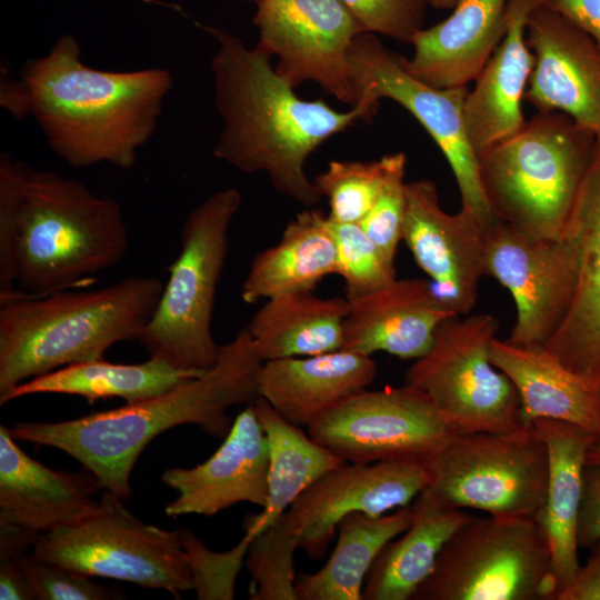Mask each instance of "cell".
<instances>
[{"mask_svg":"<svg viewBox=\"0 0 600 600\" xmlns=\"http://www.w3.org/2000/svg\"><path fill=\"white\" fill-rule=\"evenodd\" d=\"M404 153L386 154L374 161L332 160L313 183L329 200L328 219L360 223L371 210L391 176L406 168Z\"/></svg>","mask_w":600,"mask_h":600,"instance_id":"34","label":"cell"},{"mask_svg":"<svg viewBox=\"0 0 600 600\" xmlns=\"http://www.w3.org/2000/svg\"><path fill=\"white\" fill-rule=\"evenodd\" d=\"M422 462L388 460L351 463L329 471L306 489L284 512L309 558H323L339 521L353 512L380 517L403 508L427 488Z\"/></svg>","mask_w":600,"mask_h":600,"instance_id":"16","label":"cell"},{"mask_svg":"<svg viewBox=\"0 0 600 600\" xmlns=\"http://www.w3.org/2000/svg\"><path fill=\"white\" fill-rule=\"evenodd\" d=\"M269 444L253 406L233 420L220 448L204 462L168 469L162 481L178 492L168 517H212L238 502L264 507L268 500Z\"/></svg>","mask_w":600,"mask_h":600,"instance_id":"20","label":"cell"},{"mask_svg":"<svg viewBox=\"0 0 600 600\" xmlns=\"http://www.w3.org/2000/svg\"><path fill=\"white\" fill-rule=\"evenodd\" d=\"M239 1H244V0H239Z\"/></svg>","mask_w":600,"mask_h":600,"instance_id":"47","label":"cell"},{"mask_svg":"<svg viewBox=\"0 0 600 600\" xmlns=\"http://www.w3.org/2000/svg\"><path fill=\"white\" fill-rule=\"evenodd\" d=\"M411 520V506L380 517L362 512L343 517L328 562L318 572L297 578V600H362L364 580L377 556Z\"/></svg>","mask_w":600,"mask_h":600,"instance_id":"33","label":"cell"},{"mask_svg":"<svg viewBox=\"0 0 600 600\" xmlns=\"http://www.w3.org/2000/svg\"><path fill=\"white\" fill-rule=\"evenodd\" d=\"M19 558L0 559L1 600H32Z\"/></svg>","mask_w":600,"mask_h":600,"instance_id":"44","label":"cell"},{"mask_svg":"<svg viewBox=\"0 0 600 600\" xmlns=\"http://www.w3.org/2000/svg\"><path fill=\"white\" fill-rule=\"evenodd\" d=\"M533 423L548 453L546 497L534 520L550 548L559 594L580 567L577 527L583 471L588 450L599 439L581 427L560 420L541 418Z\"/></svg>","mask_w":600,"mask_h":600,"instance_id":"27","label":"cell"},{"mask_svg":"<svg viewBox=\"0 0 600 600\" xmlns=\"http://www.w3.org/2000/svg\"><path fill=\"white\" fill-rule=\"evenodd\" d=\"M412 520L379 552L364 580L362 600H411L432 572L452 533L472 516L440 504L423 491L411 504Z\"/></svg>","mask_w":600,"mask_h":600,"instance_id":"28","label":"cell"},{"mask_svg":"<svg viewBox=\"0 0 600 600\" xmlns=\"http://www.w3.org/2000/svg\"><path fill=\"white\" fill-rule=\"evenodd\" d=\"M484 276L513 298L517 318L508 339L546 346L563 322L576 288L564 241L532 238L496 218L486 228Z\"/></svg>","mask_w":600,"mask_h":600,"instance_id":"15","label":"cell"},{"mask_svg":"<svg viewBox=\"0 0 600 600\" xmlns=\"http://www.w3.org/2000/svg\"><path fill=\"white\" fill-rule=\"evenodd\" d=\"M446 318L430 350L416 359L406 386L422 391L458 434L509 432L523 424L512 381L490 360L499 321L488 313Z\"/></svg>","mask_w":600,"mask_h":600,"instance_id":"10","label":"cell"},{"mask_svg":"<svg viewBox=\"0 0 600 600\" xmlns=\"http://www.w3.org/2000/svg\"><path fill=\"white\" fill-rule=\"evenodd\" d=\"M257 48L278 58L276 71L293 88L307 81L344 103L356 102L349 50L364 32L341 0H254Z\"/></svg>","mask_w":600,"mask_h":600,"instance_id":"14","label":"cell"},{"mask_svg":"<svg viewBox=\"0 0 600 600\" xmlns=\"http://www.w3.org/2000/svg\"><path fill=\"white\" fill-rule=\"evenodd\" d=\"M548 1L508 0L504 36L464 101L466 131L477 156L526 122L521 102L534 66L527 23L530 14Z\"/></svg>","mask_w":600,"mask_h":600,"instance_id":"23","label":"cell"},{"mask_svg":"<svg viewBox=\"0 0 600 600\" xmlns=\"http://www.w3.org/2000/svg\"><path fill=\"white\" fill-rule=\"evenodd\" d=\"M242 203L227 188L212 193L187 216L180 252L158 307L138 341L151 358L182 370L204 371L217 361L219 344L211 320L218 283L229 249V229Z\"/></svg>","mask_w":600,"mask_h":600,"instance_id":"7","label":"cell"},{"mask_svg":"<svg viewBox=\"0 0 600 600\" xmlns=\"http://www.w3.org/2000/svg\"><path fill=\"white\" fill-rule=\"evenodd\" d=\"M404 193L402 240L442 302L459 316L469 314L484 276L486 228L462 207L446 212L432 180L406 182Z\"/></svg>","mask_w":600,"mask_h":600,"instance_id":"17","label":"cell"},{"mask_svg":"<svg viewBox=\"0 0 600 600\" xmlns=\"http://www.w3.org/2000/svg\"><path fill=\"white\" fill-rule=\"evenodd\" d=\"M200 28L217 42L211 70L223 128L214 157L244 173H267L280 194L312 208L322 196L306 174V160L330 137L370 120L378 106L361 98L341 112L322 100H303L269 54L224 29Z\"/></svg>","mask_w":600,"mask_h":600,"instance_id":"1","label":"cell"},{"mask_svg":"<svg viewBox=\"0 0 600 600\" xmlns=\"http://www.w3.org/2000/svg\"><path fill=\"white\" fill-rule=\"evenodd\" d=\"M19 564L32 600H110L123 598L119 589L97 584L90 577L43 560L34 552L23 553L19 558Z\"/></svg>","mask_w":600,"mask_h":600,"instance_id":"38","label":"cell"},{"mask_svg":"<svg viewBox=\"0 0 600 600\" xmlns=\"http://www.w3.org/2000/svg\"><path fill=\"white\" fill-rule=\"evenodd\" d=\"M577 541L579 548L600 541V464L586 466L583 471Z\"/></svg>","mask_w":600,"mask_h":600,"instance_id":"41","label":"cell"},{"mask_svg":"<svg viewBox=\"0 0 600 600\" xmlns=\"http://www.w3.org/2000/svg\"><path fill=\"white\" fill-rule=\"evenodd\" d=\"M364 32L410 43L423 28L429 0H341Z\"/></svg>","mask_w":600,"mask_h":600,"instance_id":"39","label":"cell"},{"mask_svg":"<svg viewBox=\"0 0 600 600\" xmlns=\"http://www.w3.org/2000/svg\"><path fill=\"white\" fill-rule=\"evenodd\" d=\"M309 436L346 462H423L458 433L422 391L403 384L358 392L321 414Z\"/></svg>","mask_w":600,"mask_h":600,"instance_id":"13","label":"cell"},{"mask_svg":"<svg viewBox=\"0 0 600 600\" xmlns=\"http://www.w3.org/2000/svg\"><path fill=\"white\" fill-rule=\"evenodd\" d=\"M252 406L269 444L268 500L261 513L244 522L246 529L259 534L306 489L346 461L286 421L264 398L259 397Z\"/></svg>","mask_w":600,"mask_h":600,"instance_id":"32","label":"cell"},{"mask_svg":"<svg viewBox=\"0 0 600 600\" xmlns=\"http://www.w3.org/2000/svg\"><path fill=\"white\" fill-rule=\"evenodd\" d=\"M348 58L356 102L366 98L378 104L388 98L407 109L446 157L459 188L461 207L487 228L496 217L482 188L478 156L466 131L467 87L438 89L420 81L406 69L404 57L371 32L354 38Z\"/></svg>","mask_w":600,"mask_h":600,"instance_id":"12","label":"cell"},{"mask_svg":"<svg viewBox=\"0 0 600 600\" xmlns=\"http://www.w3.org/2000/svg\"><path fill=\"white\" fill-rule=\"evenodd\" d=\"M191 577L192 589L199 600H232L234 586L251 541L257 536L246 529L243 538L236 547L224 552H216L191 531L179 530Z\"/></svg>","mask_w":600,"mask_h":600,"instance_id":"37","label":"cell"},{"mask_svg":"<svg viewBox=\"0 0 600 600\" xmlns=\"http://www.w3.org/2000/svg\"><path fill=\"white\" fill-rule=\"evenodd\" d=\"M0 209L14 222L17 291L27 296L84 287L130 248L118 201L7 152L0 156Z\"/></svg>","mask_w":600,"mask_h":600,"instance_id":"4","label":"cell"},{"mask_svg":"<svg viewBox=\"0 0 600 600\" xmlns=\"http://www.w3.org/2000/svg\"><path fill=\"white\" fill-rule=\"evenodd\" d=\"M337 254V273L344 280L346 298L357 299L374 292L396 279L390 262L359 223L328 219Z\"/></svg>","mask_w":600,"mask_h":600,"instance_id":"36","label":"cell"},{"mask_svg":"<svg viewBox=\"0 0 600 600\" xmlns=\"http://www.w3.org/2000/svg\"><path fill=\"white\" fill-rule=\"evenodd\" d=\"M28 116L49 149L74 169L109 163L129 170L153 136L173 80L164 68L99 70L81 60L71 34L21 68Z\"/></svg>","mask_w":600,"mask_h":600,"instance_id":"2","label":"cell"},{"mask_svg":"<svg viewBox=\"0 0 600 600\" xmlns=\"http://www.w3.org/2000/svg\"><path fill=\"white\" fill-rule=\"evenodd\" d=\"M548 4L600 46V0H549Z\"/></svg>","mask_w":600,"mask_h":600,"instance_id":"43","label":"cell"},{"mask_svg":"<svg viewBox=\"0 0 600 600\" xmlns=\"http://www.w3.org/2000/svg\"><path fill=\"white\" fill-rule=\"evenodd\" d=\"M596 134L558 111L538 113L478 154L496 218L536 239L559 240L588 169Z\"/></svg>","mask_w":600,"mask_h":600,"instance_id":"6","label":"cell"},{"mask_svg":"<svg viewBox=\"0 0 600 600\" xmlns=\"http://www.w3.org/2000/svg\"><path fill=\"white\" fill-rule=\"evenodd\" d=\"M164 282L131 276L97 289L72 288L42 297H0V396L28 379L66 366L103 359L121 341L138 340Z\"/></svg>","mask_w":600,"mask_h":600,"instance_id":"5","label":"cell"},{"mask_svg":"<svg viewBox=\"0 0 600 600\" xmlns=\"http://www.w3.org/2000/svg\"><path fill=\"white\" fill-rule=\"evenodd\" d=\"M404 172L406 168H402L391 176L371 210L359 223L392 263L398 244L402 240L406 209Z\"/></svg>","mask_w":600,"mask_h":600,"instance_id":"40","label":"cell"},{"mask_svg":"<svg viewBox=\"0 0 600 600\" xmlns=\"http://www.w3.org/2000/svg\"><path fill=\"white\" fill-rule=\"evenodd\" d=\"M584 564H580L571 583L556 600H600V541L590 547Z\"/></svg>","mask_w":600,"mask_h":600,"instance_id":"42","label":"cell"},{"mask_svg":"<svg viewBox=\"0 0 600 600\" xmlns=\"http://www.w3.org/2000/svg\"><path fill=\"white\" fill-rule=\"evenodd\" d=\"M458 0H429V4L437 9H452Z\"/></svg>","mask_w":600,"mask_h":600,"instance_id":"46","label":"cell"},{"mask_svg":"<svg viewBox=\"0 0 600 600\" xmlns=\"http://www.w3.org/2000/svg\"><path fill=\"white\" fill-rule=\"evenodd\" d=\"M490 360L514 384L523 423L554 419L600 439V390L566 367L544 346L518 344L497 337Z\"/></svg>","mask_w":600,"mask_h":600,"instance_id":"26","label":"cell"},{"mask_svg":"<svg viewBox=\"0 0 600 600\" xmlns=\"http://www.w3.org/2000/svg\"><path fill=\"white\" fill-rule=\"evenodd\" d=\"M377 364L371 356L340 349L263 361L259 392L289 423L309 427L342 400L366 390Z\"/></svg>","mask_w":600,"mask_h":600,"instance_id":"25","label":"cell"},{"mask_svg":"<svg viewBox=\"0 0 600 600\" xmlns=\"http://www.w3.org/2000/svg\"><path fill=\"white\" fill-rule=\"evenodd\" d=\"M204 371L177 369L151 357L134 364L99 359L66 366L27 380L0 396V404L37 393L80 396L90 403L118 397L132 403L162 394Z\"/></svg>","mask_w":600,"mask_h":600,"instance_id":"31","label":"cell"},{"mask_svg":"<svg viewBox=\"0 0 600 600\" xmlns=\"http://www.w3.org/2000/svg\"><path fill=\"white\" fill-rule=\"evenodd\" d=\"M103 490L96 476L50 469L16 444L0 426V522L38 533L74 524L92 514Z\"/></svg>","mask_w":600,"mask_h":600,"instance_id":"21","label":"cell"},{"mask_svg":"<svg viewBox=\"0 0 600 600\" xmlns=\"http://www.w3.org/2000/svg\"><path fill=\"white\" fill-rule=\"evenodd\" d=\"M341 349L371 356L383 351L419 359L431 348L437 327L457 314L424 279H394L383 288L348 300Z\"/></svg>","mask_w":600,"mask_h":600,"instance_id":"22","label":"cell"},{"mask_svg":"<svg viewBox=\"0 0 600 600\" xmlns=\"http://www.w3.org/2000/svg\"><path fill=\"white\" fill-rule=\"evenodd\" d=\"M259 357L246 328L219 344L216 363L200 376L152 398L59 422H19L14 439L57 448L92 472L103 490L127 500L132 468L163 431L190 423L224 438L233 420L228 410L259 397Z\"/></svg>","mask_w":600,"mask_h":600,"instance_id":"3","label":"cell"},{"mask_svg":"<svg viewBox=\"0 0 600 600\" xmlns=\"http://www.w3.org/2000/svg\"><path fill=\"white\" fill-rule=\"evenodd\" d=\"M507 6L508 0H458L447 19L413 34L406 69L438 89L476 81L504 36Z\"/></svg>","mask_w":600,"mask_h":600,"instance_id":"24","label":"cell"},{"mask_svg":"<svg viewBox=\"0 0 600 600\" xmlns=\"http://www.w3.org/2000/svg\"><path fill=\"white\" fill-rule=\"evenodd\" d=\"M426 494L453 509L536 519L547 490L548 453L536 424L454 436L422 462Z\"/></svg>","mask_w":600,"mask_h":600,"instance_id":"9","label":"cell"},{"mask_svg":"<svg viewBox=\"0 0 600 600\" xmlns=\"http://www.w3.org/2000/svg\"><path fill=\"white\" fill-rule=\"evenodd\" d=\"M527 41L534 66L524 100L600 133V46L548 3L530 14Z\"/></svg>","mask_w":600,"mask_h":600,"instance_id":"18","label":"cell"},{"mask_svg":"<svg viewBox=\"0 0 600 600\" xmlns=\"http://www.w3.org/2000/svg\"><path fill=\"white\" fill-rule=\"evenodd\" d=\"M332 273H337V254L327 217L308 208L287 223L277 244L253 257L241 298L253 304L283 293L312 292Z\"/></svg>","mask_w":600,"mask_h":600,"instance_id":"29","label":"cell"},{"mask_svg":"<svg viewBox=\"0 0 600 600\" xmlns=\"http://www.w3.org/2000/svg\"><path fill=\"white\" fill-rule=\"evenodd\" d=\"M600 464V439L588 450L586 466Z\"/></svg>","mask_w":600,"mask_h":600,"instance_id":"45","label":"cell"},{"mask_svg":"<svg viewBox=\"0 0 600 600\" xmlns=\"http://www.w3.org/2000/svg\"><path fill=\"white\" fill-rule=\"evenodd\" d=\"M347 298L290 292L267 299L244 327L263 361L337 351L343 344Z\"/></svg>","mask_w":600,"mask_h":600,"instance_id":"30","label":"cell"},{"mask_svg":"<svg viewBox=\"0 0 600 600\" xmlns=\"http://www.w3.org/2000/svg\"><path fill=\"white\" fill-rule=\"evenodd\" d=\"M99 501L83 520L41 534L34 554L88 577L162 589L176 598L193 588L179 530L142 522L107 490Z\"/></svg>","mask_w":600,"mask_h":600,"instance_id":"11","label":"cell"},{"mask_svg":"<svg viewBox=\"0 0 600 600\" xmlns=\"http://www.w3.org/2000/svg\"><path fill=\"white\" fill-rule=\"evenodd\" d=\"M561 239L572 256L576 288L563 322L544 347L600 390V133Z\"/></svg>","mask_w":600,"mask_h":600,"instance_id":"19","label":"cell"},{"mask_svg":"<svg viewBox=\"0 0 600 600\" xmlns=\"http://www.w3.org/2000/svg\"><path fill=\"white\" fill-rule=\"evenodd\" d=\"M547 539L534 519L471 517L448 539L411 600H556Z\"/></svg>","mask_w":600,"mask_h":600,"instance_id":"8","label":"cell"},{"mask_svg":"<svg viewBox=\"0 0 600 600\" xmlns=\"http://www.w3.org/2000/svg\"><path fill=\"white\" fill-rule=\"evenodd\" d=\"M300 538L282 513L250 543L251 600H297L293 556Z\"/></svg>","mask_w":600,"mask_h":600,"instance_id":"35","label":"cell"}]
</instances>
